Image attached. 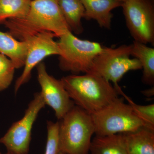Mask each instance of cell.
Listing matches in <instances>:
<instances>
[{"label":"cell","mask_w":154,"mask_h":154,"mask_svg":"<svg viewBox=\"0 0 154 154\" xmlns=\"http://www.w3.org/2000/svg\"><path fill=\"white\" fill-rule=\"evenodd\" d=\"M8 33L20 41H26L39 33L51 32L59 38L72 32L62 14L58 0H32L25 17L3 23Z\"/></svg>","instance_id":"1"},{"label":"cell","mask_w":154,"mask_h":154,"mask_svg":"<svg viewBox=\"0 0 154 154\" xmlns=\"http://www.w3.org/2000/svg\"><path fill=\"white\" fill-rule=\"evenodd\" d=\"M60 80L70 99L91 115L119 98L110 82L92 73L69 75Z\"/></svg>","instance_id":"2"},{"label":"cell","mask_w":154,"mask_h":154,"mask_svg":"<svg viewBox=\"0 0 154 154\" xmlns=\"http://www.w3.org/2000/svg\"><path fill=\"white\" fill-rule=\"evenodd\" d=\"M95 132L91 114L75 105L59 122L60 152L66 154H89Z\"/></svg>","instance_id":"3"},{"label":"cell","mask_w":154,"mask_h":154,"mask_svg":"<svg viewBox=\"0 0 154 154\" xmlns=\"http://www.w3.org/2000/svg\"><path fill=\"white\" fill-rule=\"evenodd\" d=\"M131 45H123L116 48L103 46L94 59L89 72L112 82L119 95H123L124 93L118 85L122 77L130 71L142 69L138 60L131 58Z\"/></svg>","instance_id":"4"},{"label":"cell","mask_w":154,"mask_h":154,"mask_svg":"<svg viewBox=\"0 0 154 154\" xmlns=\"http://www.w3.org/2000/svg\"><path fill=\"white\" fill-rule=\"evenodd\" d=\"M91 116L96 135L127 133L145 127L131 105L119 97Z\"/></svg>","instance_id":"5"},{"label":"cell","mask_w":154,"mask_h":154,"mask_svg":"<svg viewBox=\"0 0 154 154\" xmlns=\"http://www.w3.org/2000/svg\"><path fill=\"white\" fill-rule=\"evenodd\" d=\"M57 43L60 68L74 75L89 72L94 59L103 48L99 42L80 39L71 31L60 37Z\"/></svg>","instance_id":"6"},{"label":"cell","mask_w":154,"mask_h":154,"mask_svg":"<svg viewBox=\"0 0 154 154\" xmlns=\"http://www.w3.org/2000/svg\"><path fill=\"white\" fill-rule=\"evenodd\" d=\"M45 106L40 92L36 93L23 117L13 123L0 138V143L6 147L8 152L14 154H28L33 124L40 110Z\"/></svg>","instance_id":"7"},{"label":"cell","mask_w":154,"mask_h":154,"mask_svg":"<svg viewBox=\"0 0 154 154\" xmlns=\"http://www.w3.org/2000/svg\"><path fill=\"white\" fill-rule=\"evenodd\" d=\"M127 27L134 41L154 44L152 0H126L122 3Z\"/></svg>","instance_id":"8"},{"label":"cell","mask_w":154,"mask_h":154,"mask_svg":"<svg viewBox=\"0 0 154 154\" xmlns=\"http://www.w3.org/2000/svg\"><path fill=\"white\" fill-rule=\"evenodd\" d=\"M53 33L45 32L39 33L28 40V48L24 68L22 74L17 79L14 87L15 94L19 88L28 82L31 77V72L35 67L49 56L59 55L57 42Z\"/></svg>","instance_id":"9"},{"label":"cell","mask_w":154,"mask_h":154,"mask_svg":"<svg viewBox=\"0 0 154 154\" xmlns=\"http://www.w3.org/2000/svg\"><path fill=\"white\" fill-rule=\"evenodd\" d=\"M37 79L40 92L45 105L54 110L56 117L61 119L73 107L75 103L70 98L61 80L48 74L44 63L36 66Z\"/></svg>","instance_id":"10"},{"label":"cell","mask_w":154,"mask_h":154,"mask_svg":"<svg viewBox=\"0 0 154 154\" xmlns=\"http://www.w3.org/2000/svg\"><path fill=\"white\" fill-rule=\"evenodd\" d=\"M85 9L84 18L94 19L101 28L110 29L113 15L111 11L121 7L122 2L117 0H81Z\"/></svg>","instance_id":"11"},{"label":"cell","mask_w":154,"mask_h":154,"mask_svg":"<svg viewBox=\"0 0 154 154\" xmlns=\"http://www.w3.org/2000/svg\"><path fill=\"white\" fill-rule=\"evenodd\" d=\"M123 135L128 154H154V131L143 127Z\"/></svg>","instance_id":"12"},{"label":"cell","mask_w":154,"mask_h":154,"mask_svg":"<svg viewBox=\"0 0 154 154\" xmlns=\"http://www.w3.org/2000/svg\"><path fill=\"white\" fill-rule=\"evenodd\" d=\"M28 48V41H20L9 33L0 31V53L10 59L16 69L24 66Z\"/></svg>","instance_id":"13"},{"label":"cell","mask_w":154,"mask_h":154,"mask_svg":"<svg viewBox=\"0 0 154 154\" xmlns=\"http://www.w3.org/2000/svg\"><path fill=\"white\" fill-rule=\"evenodd\" d=\"M90 154H128L123 134L96 135L91 140Z\"/></svg>","instance_id":"14"},{"label":"cell","mask_w":154,"mask_h":154,"mask_svg":"<svg viewBox=\"0 0 154 154\" xmlns=\"http://www.w3.org/2000/svg\"><path fill=\"white\" fill-rule=\"evenodd\" d=\"M131 45V56L139 60L143 69V82L154 86V48L136 41Z\"/></svg>","instance_id":"15"},{"label":"cell","mask_w":154,"mask_h":154,"mask_svg":"<svg viewBox=\"0 0 154 154\" xmlns=\"http://www.w3.org/2000/svg\"><path fill=\"white\" fill-rule=\"evenodd\" d=\"M65 20L71 31L80 34L84 31L82 20L85 9L81 0H58Z\"/></svg>","instance_id":"16"},{"label":"cell","mask_w":154,"mask_h":154,"mask_svg":"<svg viewBox=\"0 0 154 154\" xmlns=\"http://www.w3.org/2000/svg\"><path fill=\"white\" fill-rule=\"evenodd\" d=\"M32 0H0V24L25 17Z\"/></svg>","instance_id":"17"},{"label":"cell","mask_w":154,"mask_h":154,"mask_svg":"<svg viewBox=\"0 0 154 154\" xmlns=\"http://www.w3.org/2000/svg\"><path fill=\"white\" fill-rule=\"evenodd\" d=\"M122 96L126 99L138 117L143 122L145 127L154 131V104L138 105L125 94Z\"/></svg>","instance_id":"18"},{"label":"cell","mask_w":154,"mask_h":154,"mask_svg":"<svg viewBox=\"0 0 154 154\" xmlns=\"http://www.w3.org/2000/svg\"><path fill=\"white\" fill-rule=\"evenodd\" d=\"M16 68L12 61L0 53V92L7 89L12 82Z\"/></svg>","instance_id":"19"},{"label":"cell","mask_w":154,"mask_h":154,"mask_svg":"<svg viewBox=\"0 0 154 154\" xmlns=\"http://www.w3.org/2000/svg\"><path fill=\"white\" fill-rule=\"evenodd\" d=\"M47 139L45 154H59V122H47Z\"/></svg>","instance_id":"20"},{"label":"cell","mask_w":154,"mask_h":154,"mask_svg":"<svg viewBox=\"0 0 154 154\" xmlns=\"http://www.w3.org/2000/svg\"><path fill=\"white\" fill-rule=\"evenodd\" d=\"M142 93L143 95L146 96V97H150L153 96L154 94V86H153V87L152 86V88H150V89L142 91Z\"/></svg>","instance_id":"21"},{"label":"cell","mask_w":154,"mask_h":154,"mask_svg":"<svg viewBox=\"0 0 154 154\" xmlns=\"http://www.w3.org/2000/svg\"><path fill=\"white\" fill-rule=\"evenodd\" d=\"M117 1H119V2L122 3L125 2V1H126V0H117Z\"/></svg>","instance_id":"22"},{"label":"cell","mask_w":154,"mask_h":154,"mask_svg":"<svg viewBox=\"0 0 154 154\" xmlns=\"http://www.w3.org/2000/svg\"><path fill=\"white\" fill-rule=\"evenodd\" d=\"M5 154H14L10 152H8Z\"/></svg>","instance_id":"23"},{"label":"cell","mask_w":154,"mask_h":154,"mask_svg":"<svg viewBox=\"0 0 154 154\" xmlns=\"http://www.w3.org/2000/svg\"><path fill=\"white\" fill-rule=\"evenodd\" d=\"M59 154H66L63 153L62 152H60Z\"/></svg>","instance_id":"24"},{"label":"cell","mask_w":154,"mask_h":154,"mask_svg":"<svg viewBox=\"0 0 154 154\" xmlns=\"http://www.w3.org/2000/svg\"><path fill=\"white\" fill-rule=\"evenodd\" d=\"M0 154H2V153H1V152H0Z\"/></svg>","instance_id":"25"}]
</instances>
